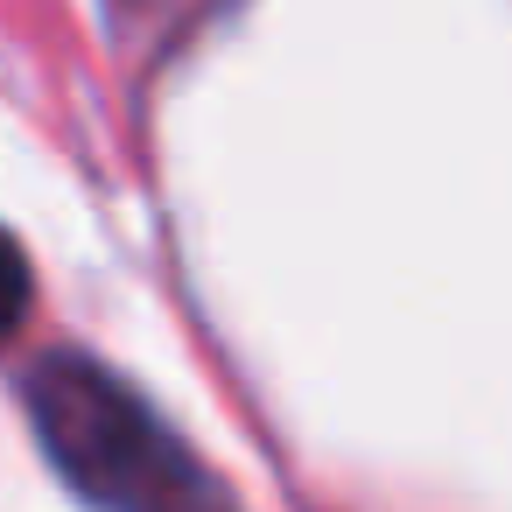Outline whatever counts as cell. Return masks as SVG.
<instances>
[{
  "label": "cell",
  "instance_id": "1",
  "mask_svg": "<svg viewBox=\"0 0 512 512\" xmlns=\"http://www.w3.org/2000/svg\"><path fill=\"white\" fill-rule=\"evenodd\" d=\"M36 435L57 470L106 512H232V498L197 470V456L99 365L57 351L29 379Z\"/></svg>",
  "mask_w": 512,
  "mask_h": 512
},
{
  "label": "cell",
  "instance_id": "2",
  "mask_svg": "<svg viewBox=\"0 0 512 512\" xmlns=\"http://www.w3.org/2000/svg\"><path fill=\"white\" fill-rule=\"evenodd\" d=\"M29 260H22V246L0 232V344H8L22 323H29Z\"/></svg>",
  "mask_w": 512,
  "mask_h": 512
}]
</instances>
